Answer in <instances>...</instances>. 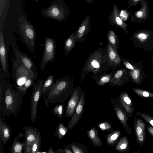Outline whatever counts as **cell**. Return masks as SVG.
<instances>
[{
	"label": "cell",
	"instance_id": "obj_1",
	"mask_svg": "<svg viewBox=\"0 0 153 153\" xmlns=\"http://www.w3.org/2000/svg\"><path fill=\"white\" fill-rule=\"evenodd\" d=\"M107 46L100 48L94 51L88 57L84 64L80 74V82L86 74L92 72L94 75L105 74L109 70Z\"/></svg>",
	"mask_w": 153,
	"mask_h": 153
},
{
	"label": "cell",
	"instance_id": "obj_2",
	"mask_svg": "<svg viewBox=\"0 0 153 153\" xmlns=\"http://www.w3.org/2000/svg\"><path fill=\"white\" fill-rule=\"evenodd\" d=\"M73 78L67 75L56 79L55 83L45 99L48 108L49 104L63 102L67 100L73 90Z\"/></svg>",
	"mask_w": 153,
	"mask_h": 153
},
{
	"label": "cell",
	"instance_id": "obj_3",
	"mask_svg": "<svg viewBox=\"0 0 153 153\" xmlns=\"http://www.w3.org/2000/svg\"><path fill=\"white\" fill-rule=\"evenodd\" d=\"M13 86V84L7 83L5 91V104L6 110L16 117L25 94L20 92L15 87V89H14Z\"/></svg>",
	"mask_w": 153,
	"mask_h": 153
},
{
	"label": "cell",
	"instance_id": "obj_4",
	"mask_svg": "<svg viewBox=\"0 0 153 153\" xmlns=\"http://www.w3.org/2000/svg\"><path fill=\"white\" fill-rule=\"evenodd\" d=\"M41 12L44 17L59 21L66 19L69 13V7L63 0H54L46 9L42 7Z\"/></svg>",
	"mask_w": 153,
	"mask_h": 153
},
{
	"label": "cell",
	"instance_id": "obj_5",
	"mask_svg": "<svg viewBox=\"0 0 153 153\" xmlns=\"http://www.w3.org/2000/svg\"><path fill=\"white\" fill-rule=\"evenodd\" d=\"M20 31L24 41L31 52L33 53L35 50L36 32L33 26L24 16L19 19Z\"/></svg>",
	"mask_w": 153,
	"mask_h": 153
},
{
	"label": "cell",
	"instance_id": "obj_6",
	"mask_svg": "<svg viewBox=\"0 0 153 153\" xmlns=\"http://www.w3.org/2000/svg\"><path fill=\"white\" fill-rule=\"evenodd\" d=\"M11 59L13 64L12 74L17 84H22V85L30 77L37 79V76L23 65L19 60L16 59V60L12 57Z\"/></svg>",
	"mask_w": 153,
	"mask_h": 153
},
{
	"label": "cell",
	"instance_id": "obj_7",
	"mask_svg": "<svg viewBox=\"0 0 153 153\" xmlns=\"http://www.w3.org/2000/svg\"><path fill=\"white\" fill-rule=\"evenodd\" d=\"M44 51L40 64V69L43 71L47 64L50 62L53 63L56 59V42L51 38L45 37L43 45Z\"/></svg>",
	"mask_w": 153,
	"mask_h": 153
},
{
	"label": "cell",
	"instance_id": "obj_8",
	"mask_svg": "<svg viewBox=\"0 0 153 153\" xmlns=\"http://www.w3.org/2000/svg\"><path fill=\"white\" fill-rule=\"evenodd\" d=\"M45 81L40 79L33 85L30 102V120L33 123L36 120L37 106L41 97L42 88Z\"/></svg>",
	"mask_w": 153,
	"mask_h": 153
},
{
	"label": "cell",
	"instance_id": "obj_9",
	"mask_svg": "<svg viewBox=\"0 0 153 153\" xmlns=\"http://www.w3.org/2000/svg\"><path fill=\"white\" fill-rule=\"evenodd\" d=\"M83 92L82 88L79 86H77L74 88L67 105L65 113L66 117L68 118L72 117Z\"/></svg>",
	"mask_w": 153,
	"mask_h": 153
},
{
	"label": "cell",
	"instance_id": "obj_10",
	"mask_svg": "<svg viewBox=\"0 0 153 153\" xmlns=\"http://www.w3.org/2000/svg\"><path fill=\"white\" fill-rule=\"evenodd\" d=\"M0 59L1 68L4 77L7 79H9L10 75L8 69L7 52L2 29H0Z\"/></svg>",
	"mask_w": 153,
	"mask_h": 153
},
{
	"label": "cell",
	"instance_id": "obj_11",
	"mask_svg": "<svg viewBox=\"0 0 153 153\" xmlns=\"http://www.w3.org/2000/svg\"><path fill=\"white\" fill-rule=\"evenodd\" d=\"M85 94L83 91L78 105L68 126L67 128L69 130L73 129L79 121L82 116L85 103Z\"/></svg>",
	"mask_w": 153,
	"mask_h": 153
},
{
	"label": "cell",
	"instance_id": "obj_12",
	"mask_svg": "<svg viewBox=\"0 0 153 153\" xmlns=\"http://www.w3.org/2000/svg\"><path fill=\"white\" fill-rule=\"evenodd\" d=\"M25 132V145L24 153H31L32 145L36 139L38 130L32 126H25L22 128Z\"/></svg>",
	"mask_w": 153,
	"mask_h": 153
},
{
	"label": "cell",
	"instance_id": "obj_13",
	"mask_svg": "<svg viewBox=\"0 0 153 153\" xmlns=\"http://www.w3.org/2000/svg\"><path fill=\"white\" fill-rule=\"evenodd\" d=\"M90 18V15L87 16L76 31L75 37L76 42H82L85 39L86 36L90 33L91 27Z\"/></svg>",
	"mask_w": 153,
	"mask_h": 153
},
{
	"label": "cell",
	"instance_id": "obj_14",
	"mask_svg": "<svg viewBox=\"0 0 153 153\" xmlns=\"http://www.w3.org/2000/svg\"><path fill=\"white\" fill-rule=\"evenodd\" d=\"M119 9L115 3H113V10L108 17V21L111 25H115L116 26L122 28L125 33H128L127 30L128 25L123 22L120 16Z\"/></svg>",
	"mask_w": 153,
	"mask_h": 153
},
{
	"label": "cell",
	"instance_id": "obj_15",
	"mask_svg": "<svg viewBox=\"0 0 153 153\" xmlns=\"http://www.w3.org/2000/svg\"><path fill=\"white\" fill-rule=\"evenodd\" d=\"M107 51L108 66L113 72L120 65L121 59L117 51H115L112 46L108 44Z\"/></svg>",
	"mask_w": 153,
	"mask_h": 153
},
{
	"label": "cell",
	"instance_id": "obj_16",
	"mask_svg": "<svg viewBox=\"0 0 153 153\" xmlns=\"http://www.w3.org/2000/svg\"><path fill=\"white\" fill-rule=\"evenodd\" d=\"M128 76L127 72L125 69L118 70L114 74L108 85L115 87L122 86L128 80Z\"/></svg>",
	"mask_w": 153,
	"mask_h": 153
},
{
	"label": "cell",
	"instance_id": "obj_17",
	"mask_svg": "<svg viewBox=\"0 0 153 153\" xmlns=\"http://www.w3.org/2000/svg\"><path fill=\"white\" fill-rule=\"evenodd\" d=\"M16 59L30 71L38 76L36 65L33 61L27 55L17 51H16Z\"/></svg>",
	"mask_w": 153,
	"mask_h": 153
},
{
	"label": "cell",
	"instance_id": "obj_18",
	"mask_svg": "<svg viewBox=\"0 0 153 153\" xmlns=\"http://www.w3.org/2000/svg\"><path fill=\"white\" fill-rule=\"evenodd\" d=\"M119 100L122 108L129 116H132L133 107L128 94L126 92H121L119 95Z\"/></svg>",
	"mask_w": 153,
	"mask_h": 153
},
{
	"label": "cell",
	"instance_id": "obj_19",
	"mask_svg": "<svg viewBox=\"0 0 153 153\" xmlns=\"http://www.w3.org/2000/svg\"><path fill=\"white\" fill-rule=\"evenodd\" d=\"M111 102L113 106L116 115L121 123L126 132L128 134H131L130 128L128 127L127 123V117L124 111L117 105L115 102L111 99Z\"/></svg>",
	"mask_w": 153,
	"mask_h": 153
},
{
	"label": "cell",
	"instance_id": "obj_20",
	"mask_svg": "<svg viewBox=\"0 0 153 153\" xmlns=\"http://www.w3.org/2000/svg\"><path fill=\"white\" fill-rule=\"evenodd\" d=\"M24 135L22 133L19 132L18 136H16L14 139L13 142L11 146L9 148V151L12 153H22L23 148L25 145V141L21 142L19 139L22 138Z\"/></svg>",
	"mask_w": 153,
	"mask_h": 153
},
{
	"label": "cell",
	"instance_id": "obj_21",
	"mask_svg": "<svg viewBox=\"0 0 153 153\" xmlns=\"http://www.w3.org/2000/svg\"><path fill=\"white\" fill-rule=\"evenodd\" d=\"M11 135L10 127L5 123H4L0 118V137L1 140L4 145H6L9 140Z\"/></svg>",
	"mask_w": 153,
	"mask_h": 153
},
{
	"label": "cell",
	"instance_id": "obj_22",
	"mask_svg": "<svg viewBox=\"0 0 153 153\" xmlns=\"http://www.w3.org/2000/svg\"><path fill=\"white\" fill-rule=\"evenodd\" d=\"M87 134L94 146L99 147L102 146V142L98 136L97 130L94 127H92L87 131Z\"/></svg>",
	"mask_w": 153,
	"mask_h": 153
},
{
	"label": "cell",
	"instance_id": "obj_23",
	"mask_svg": "<svg viewBox=\"0 0 153 153\" xmlns=\"http://www.w3.org/2000/svg\"><path fill=\"white\" fill-rule=\"evenodd\" d=\"M54 74H51L45 80L42 88L41 96L43 95H47L50 90L53 86L55 83L54 80Z\"/></svg>",
	"mask_w": 153,
	"mask_h": 153
},
{
	"label": "cell",
	"instance_id": "obj_24",
	"mask_svg": "<svg viewBox=\"0 0 153 153\" xmlns=\"http://www.w3.org/2000/svg\"><path fill=\"white\" fill-rule=\"evenodd\" d=\"M76 31L71 34L66 39L64 44V49L65 55H67L74 48L75 43V36Z\"/></svg>",
	"mask_w": 153,
	"mask_h": 153
},
{
	"label": "cell",
	"instance_id": "obj_25",
	"mask_svg": "<svg viewBox=\"0 0 153 153\" xmlns=\"http://www.w3.org/2000/svg\"><path fill=\"white\" fill-rule=\"evenodd\" d=\"M141 3V8L135 13V15L138 19H145L148 16L149 14L148 4L145 0H142Z\"/></svg>",
	"mask_w": 153,
	"mask_h": 153
},
{
	"label": "cell",
	"instance_id": "obj_26",
	"mask_svg": "<svg viewBox=\"0 0 153 153\" xmlns=\"http://www.w3.org/2000/svg\"><path fill=\"white\" fill-rule=\"evenodd\" d=\"M107 38L108 43L112 46L115 51H117L119 42L115 32L113 30H110L108 33Z\"/></svg>",
	"mask_w": 153,
	"mask_h": 153
},
{
	"label": "cell",
	"instance_id": "obj_27",
	"mask_svg": "<svg viewBox=\"0 0 153 153\" xmlns=\"http://www.w3.org/2000/svg\"><path fill=\"white\" fill-rule=\"evenodd\" d=\"M121 135V132L119 130L114 131L109 133L106 137V141L108 144L113 146L115 144Z\"/></svg>",
	"mask_w": 153,
	"mask_h": 153
},
{
	"label": "cell",
	"instance_id": "obj_28",
	"mask_svg": "<svg viewBox=\"0 0 153 153\" xmlns=\"http://www.w3.org/2000/svg\"><path fill=\"white\" fill-rule=\"evenodd\" d=\"M68 146L71 147L74 153H87L88 149L83 144L74 141Z\"/></svg>",
	"mask_w": 153,
	"mask_h": 153
},
{
	"label": "cell",
	"instance_id": "obj_29",
	"mask_svg": "<svg viewBox=\"0 0 153 153\" xmlns=\"http://www.w3.org/2000/svg\"><path fill=\"white\" fill-rule=\"evenodd\" d=\"M36 79L32 77H29L22 85L17 86L14 85L15 88L18 89L20 92L25 94L26 91L30 87L33 86L34 83V81Z\"/></svg>",
	"mask_w": 153,
	"mask_h": 153
},
{
	"label": "cell",
	"instance_id": "obj_30",
	"mask_svg": "<svg viewBox=\"0 0 153 153\" xmlns=\"http://www.w3.org/2000/svg\"><path fill=\"white\" fill-rule=\"evenodd\" d=\"M128 139L126 136H124L117 143L115 147V149L119 152H124L128 148Z\"/></svg>",
	"mask_w": 153,
	"mask_h": 153
},
{
	"label": "cell",
	"instance_id": "obj_31",
	"mask_svg": "<svg viewBox=\"0 0 153 153\" xmlns=\"http://www.w3.org/2000/svg\"><path fill=\"white\" fill-rule=\"evenodd\" d=\"M68 128L65 127L62 123H60L56 128L54 134V137L59 139H62L66 134Z\"/></svg>",
	"mask_w": 153,
	"mask_h": 153
},
{
	"label": "cell",
	"instance_id": "obj_32",
	"mask_svg": "<svg viewBox=\"0 0 153 153\" xmlns=\"http://www.w3.org/2000/svg\"><path fill=\"white\" fill-rule=\"evenodd\" d=\"M41 134L38 131L36 139L32 145L31 153H36L39 151L41 143Z\"/></svg>",
	"mask_w": 153,
	"mask_h": 153
},
{
	"label": "cell",
	"instance_id": "obj_33",
	"mask_svg": "<svg viewBox=\"0 0 153 153\" xmlns=\"http://www.w3.org/2000/svg\"><path fill=\"white\" fill-rule=\"evenodd\" d=\"M129 74L134 82L138 84L140 82L141 74L139 69L135 68L134 70H131L129 71Z\"/></svg>",
	"mask_w": 153,
	"mask_h": 153
},
{
	"label": "cell",
	"instance_id": "obj_34",
	"mask_svg": "<svg viewBox=\"0 0 153 153\" xmlns=\"http://www.w3.org/2000/svg\"><path fill=\"white\" fill-rule=\"evenodd\" d=\"M135 128L137 136L145 134V124L141 119H139L137 120Z\"/></svg>",
	"mask_w": 153,
	"mask_h": 153
},
{
	"label": "cell",
	"instance_id": "obj_35",
	"mask_svg": "<svg viewBox=\"0 0 153 153\" xmlns=\"http://www.w3.org/2000/svg\"><path fill=\"white\" fill-rule=\"evenodd\" d=\"M113 75L112 73L105 74L101 75L97 84L99 86H102L108 83L111 79Z\"/></svg>",
	"mask_w": 153,
	"mask_h": 153
},
{
	"label": "cell",
	"instance_id": "obj_36",
	"mask_svg": "<svg viewBox=\"0 0 153 153\" xmlns=\"http://www.w3.org/2000/svg\"><path fill=\"white\" fill-rule=\"evenodd\" d=\"M64 111V104L62 103L55 106L53 108V111L51 112L58 118L61 119L63 117Z\"/></svg>",
	"mask_w": 153,
	"mask_h": 153
},
{
	"label": "cell",
	"instance_id": "obj_37",
	"mask_svg": "<svg viewBox=\"0 0 153 153\" xmlns=\"http://www.w3.org/2000/svg\"><path fill=\"white\" fill-rule=\"evenodd\" d=\"M135 36L138 40L143 43L148 39L149 33L145 31H141L137 33Z\"/></svg>",
	"mask_w": 153,
	"mask_h": 153
},
{
	"label": "cell",
	"instance_id": "obj_38",
	"mask_svg": "<svg viewBox=\"0 0 153 153\" xmlns=\"http://www.w3.org/2000/svg\"><path fill=\"white\" fill-rule=\"evenodd\" d=\"M133 91L137 95L145 97H153V93L141 89L134 88Z\"/></svg>",
	"mask_w": 153,
	"mask_h": 153
},
{
	"label": "cell",
	"instance_id": "obj_39",
	"mask_svg": "<svg viewBox=\"0 0 153 153\" xmlns=\"http://www.w3.org/2000/svg\"><path fill=\"white\" fill-rule=\"evenodd\" d=\"M97 126L102 131L109 130L112 129L111 124L108 121L103 122L99 124Z\"/></svg>",
	"mask_w": 153,
	"mask_h": 153
},
{
	"label": "cell",
	"instance_id": "obj_40",
	"mask_svg": "<svg viewBox=\"0 0 153 153\" xmlns=\"http://www.w3.org/2000/svg\"><path fill=\"white\" fill-rule=\"evenodd\" d=\"M137 113L146 122L153 126V118L152 117L149 115L144 113L140 112H137Z\"/></svg>",
	"mask_w": 153,
	"mask_h": 153
},
{
	"label": "cell",
	"instance_id": "obj_41",
	"mask_svg": "<svg viewBox=\"0 0 153 153\" xmlns=\"http://www.w3.org/2000/svg\"><path fill=\"white\" fill-rule=\"evenodd\" d=\"M123 61V64L126 68L131 70H134L135 69L134 67L128 62L124 60Z\"/></svg>",
	"mask_w": 153,
	"mask_h": 153
},
{
	"label": "cell",
	"instance_id": "obj_42",
	"mask_svg": "<svg viewBox=\"0 0 153 153\" xmlns=\"http://www.w3.org/2000/svg\"><path fill=\"white\" fill-rule=\"evenodd\" d=\"M126 14H127V12L125 10H122L120 13L119 16L123 21L127 19Z\"/></svg>",
	"mask_w": 153,
	"mask_h": 153
},
{
	"label": "cell",
	"instance_id": "obj_43",
	"mask_svg": "<svg viewBox=\"0 0 153 153\" xmlns=\"http://www.w3.org/2000/svg\"><path fill=\"white\" fill-rule=\"evenodd\" d=\"M138 141L140 143H142L144 141L145 137V134H143L137 136Z\"/></svg>",
	"mask_w": 153,
	"mask_h": 153
},
{
	"label": "cell",
	"instance_id": "obj_44",
	"mask_svg": "<svg viewBox=\"0 0 153 153\" xmlns=\"http://www.w3.org/2000/svg\"><path fill=\"white\" fill-rule=\"evenodd\" d=\"M73 152L71 151L68 147H66L64 148V153H73Z\"/></svg>",
	"mask_w": 153,
	"mask_h": 153
},
{
	"label": "cell",
	"instance_id": "obj_45",
	"mask_svg": "<svg viewBox=\"0 0 153 153\" xmlns=\"http://www.w3.org/2000/svg\"><path fill=\"white\" fill-rule=\"evenodd\" d=\"M147 129L149 132L153 136V128L149 126L148 127Z\"/></svg>",
	"mask_w": 153,
	"mask_h": 153
},
{
	"label": "cell",
	"instance_id": "obj_46",
	"mask_svg": "<svg viewBox=\"0 0 153 153\" xmlns=\"http://www.w3.org/2000/svg\"><path fill=\"white\" fill-rule=\"evenodd\" d=\"M48 153H56V151H54L52 149L51 146H50L48 150Z\"/></svg>",
	"mask_w": 153,
	"mask_h": 153
},
{
	"label": "cell",
	"instance_id": "obj_47",
	"mask_svg": "<svg viewBox=\"0 0 153 153\" xmlns=\"http://www.w3.org/2000/svg\"><path fill=\"white\" fill-rule=\"evenodd\" d=\"M56 153H64V149H61L59 148L56 151Z\"/></svg>",
	"mask_w": 153,
	"mask_h": 153
},
{
	"label": "cell",
	"instance_id": "obj_48",
	"mask_svg": "<svg viewBox=\"0 0 153 153\" xmlns=\"http://www.w3.org/2000/svg\"><path fill=\"white\" fill-rule=\"evenodd\" d=\"M143 0H131L132 3L133 4L136 5L140 1H141Z\"/></svg>",
	"mask_w": 153,
	"mask_h": 153
},
{
	"label": "cell",
	"instance_id": "obj_49",
	"mask_svg": "<svg viewBox=\"0 0 153 153\" xmlns=\"http://www.w3.org/2000/svg\"><path fill=\"white\" fill-rule=\"evenodd\" d=\"M87 2L89 3H92L94 0H85Z\"/></svg>",
	"mask_w": 153,
	"mask_h": 153
}]
</instances>
